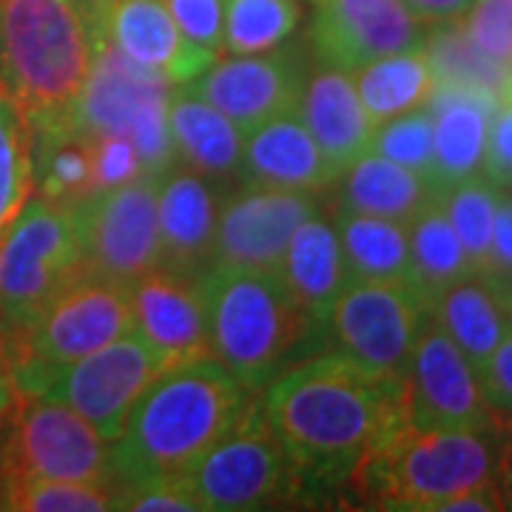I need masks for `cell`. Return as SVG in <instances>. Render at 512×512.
<instances>
[{
    "instance_id": "6da1fadb",
    "label": "cell",
    "mask_w": 512,
    "mask_h": 512,
    "mask_svg": "<svg viewBox=\"0 0 512 512\" xmlns=\"http://www.w3.org/2000/svg\"><path fill=\"white\" fill-rule=\"evenodd\" d=\"M262 413L291 458L299 487H336L407 424V382L333 350L279 373L268 384Z\"/></svg>"
},
{
    "instance_id": "7a4b0ae2",
    "label": "cell",
    "mask_w": 512,
    "mask_h": 512,
    "mask_svg": "<svg viewBox=\"0 0 512 512\" xmlns=\"http://www.w3.org/2000/svg\"><path fill=\"white\" fill-rule=\"evenodd\" d=\"M251 396L214 356L165 367L109 441L111 490L180 481L237 424Z\"/></svg>"
},
{
    "instance_id": "3957f363",
    "label": "cell",
    "mask_w": 512,
    "mask_h": 512,
    "mask_svg": "<svg viewBox=\"0 0 512 512\" xmlns=\"http://www.w3.org/2000/svg\"><path fill=\"white\" fill-rule=\"evenodd\" d=\"M106 40L83 0H0V97L26 123L60 114Z\"/></svg>"
},
{
    "instance_id": "277c9868",
    "label": "cell",
    "mask_w": 512,
    "mask_h": 512,
    "mask_svg": "<svg viewBox=\"0 0 512 512\" xmlns=\"http://www.w3.org/2000/svg\"><path fill=\"white\" fill-rule=\"evenodd\" d=\"M200 291L208 350L251 393L296 365L319 328L268 271L211 265Z\"/></svg>"
},
{
    "instance_id": "5b68a950",
    "label": "cell",
    "mask_w": 512,
    "mask_h": 512,
    "mask_svg": "<svg viewBox=\"0 0 512 512\" xmlns=\"http://www.w3.org/2000/svg\"><path fill=\"white\" fill-rule=\"evenodd\" d=\"M498 427L416 430L404 424L356 467L350 481L367 507L433 510L495 478Z\"/></svg>"
},
{
    "instance_id": "8992f818",
    "label": "cell",
    "mask_w": 512,
    "mask_h": 512,
    "mask_svg": "<svg viewBox=\"0 0 512 512\" xmlns=\"http://www.w3.org/2000/svg\"><path fill=\"white\" fill-rule=\"evenodd\" d=\"M86 274L74 202L29 194L0 237V330L6 339L35 322L49 302Z\"/></svg>"
},
{
    "instance_id": "52a82bcc",
    "label": "cell",
    "mask_w": 512,
    "mask_h": 512,
    "mask_svg": "<svg viewBox=\"0 0 512 512\" xmlns=\"http://www.w3.org/2000/svg\"><path fill=\"white\" fill-rule=\"evenodd\" d=\"M174 83L165 74L128 60L111 40L97 52L83 89L57 117L83 137L120 134L134 140L151 177L165 174L174 160L168 103Z\"/></svg>"
},
{
    "instance_id": "ba28073f",
    "label": "cell",
    "mask_w": 512,
    "mask_h": 512,
    "mask_svg": "<svg viewBox=\"0 0 512 512\" xmlns=\"http://www.w3.org/2000/svg\"><path fill=\"white\" fill-rule=\"evenodd\" d=\"M131 330L128 285L94 274L77 276L29 328L6 339L18 393L26 396L40 376L106 348Z\"/></svg>"
},
{
    "instance_id": "9c48e42d",
    "label": "cell",
    "mask_w": 512,
    "mask_h": 512,
    "mask_svg": "<svg viewBox=\"0 0 512 512\" xmlns=\"http://www.w3.org/2000/svg\"><path fill=\"white\" fill-rule=\"evenodd\" d=\"M180 481L200 512L262 510L299 487L282 441L254 404Z\"/></svg>"
},
{
    "instance_id": "30bf717a",
    "label": "cell",
    "mask_w": 512,
    "mask_h": 512,
    "mask_svg": "<svg viewBox=\"0 0 512 512\" xmlns=\"http://www.w3.org/2000/svg\"><path fill=\"white\" fill-rule=\"evenodd\" d=\"M427 316L430 308L407 282L350 279L328 311L325 325L336 353L379 376L407 379Z\"/></svg>"
},
{
    "instance_id": "8fae6325",
    "label": "cell",
    "mask_w": 512,
    "mask_h": 512,
    "mask_svg": "<svg viewBox=\"0 0 512 512\" xmlns=\"http://www.w3.org/2000/svg\"><path fill=\"white\" fill-rule=\"evenodd\" d=\"M165 367L163 359L131 330L106 348L40 376L26 396H43L72 407L103 439L114 441L140 393Z\"/></svg>"
},
{
    "instance_id": "7c38bea8",
    "label": "cell",
    "mask_w": 512,
    "mask_h": 512,
    "mask_svg": "<svg viewBox=\"0 0 512 512\" xmlns=\"http://www.w3.org/2000/svg\"><path fill=\"white\" fill-rule=\"evenodd\" d=\"M157 180L143 174L74 202L86 274L131 285L137 276L160 268Z\"/></svg>"
},
{
    "instance_id": "4fadbf2b",
    "label": "cell",
    "mask_w": 512,
    "mask_h": 512,
    "mask_svg": "<svg viewBox=\"0 0 512 512\" xmlns=\"http://www.w3.org/2000/svg\"><path fill=\"white\" fill-rule=\"evenodd\" d=\"M3 478H55L111 487V444L66 404L29 396L3 450Z\"/></svg>"
},
{
    "instance_id": "5bb4252c",
    "label": "cell",
    "mask_w": 512,
    "mask_h": 512,
    "mask_svg": "<svg viewBox=\"0 0 512 512\" xmlns=\"http://www.w3.org/2000/svg\"><path fill=\"white\" fill-rule=\"evenodd\" d=\"M407 424L416 430H476L495 424L473 362L430 313L407 367Z\"/></svg>"
},
{
    "instance_id": "9a60e30c",
    "label": "cell",
    "mask_w": 512,
    "mask_h": 512,
    "mask_svg": "<svg viewBox=\"0 0 512 512\" xmlns=\"http://www.w3.org/2000/svg\"><path fill=\"white\" fill-rule=\"evenodd\" d=\"M430 23L404 0H316L313 49L322 63L353 72L370 60L421 52Z\"/></svg>"
},
{
    "instance_id": "2e32d148",
    "label": "cell",
    "mask_w": 512,
    "mask_h": 512,
    "mask_svg": "<svg viewBox=\"0 0 512 512\" xmlns=\"http://www.w3.org/2000/svg\"><path fill=\"white\" fill-rule=\"evenodd\" d=\"M322 208L316 191L242 185L222 202L211 265L276 274L293 231Z\"/></svg>"
},
{
    "instance_id": "e0dca14e",
    "label": "cell",
    "mask_w": 512,
    "mask_h": 512,
    "mask_svg": "<svg viewBox=\"0 0 512 512\" xmlns=\"http://www.w3.org/2000/svg\"><path fill=\"white\" fill-rule=\"evenodd\" d=\"M305 69L291 52L231 55L214 60L185 89L220 109L245 134L282 111L296 109V94Z\"/></svg>"
},
{
    "instance_id": "ac0fdd59",
    "label": "cell",
    "mask_w": 512,
    "mask_h": 512,
    "mask_svg": "<svg viewBox=\"0 0 512 512\" xmlns=\"http://www.w3.org/2000/svg\"><path fill=\"white\" fill-rule=\"evenodd\" d=\"M131 328L165 365L211 356L200 276L154 268L128 285Z\"/></svg>"
},
{
    "instance_id": "d6986e66",
    "label": "cell",
    "mask_w": 512,
    "mask_h": 512,
    "mask_svg": "<svg viewBox=\"0 0 512 512\" xmlns=\"http://www.w3.org/2000/svg\"><path fill=\"white\" fill-rule=\"evenodd\" d=\"M220 180L174 163L157 180L160 265L185 276H202L211 268L214 237L220 222Z\"/></svg>"
},
{
    "instance_id": "ffe728a7",
    "label": "cell",
    "mask_w": 512,
    "mask_h": 512,
    "mask_svg": "<svg viewBox=\"0 0 512 512\" xmlns=\"http://www.w3.org/2000/svg\"><path fill=\"white\" fill-rule=\"evenodd\" d=\"M339 171L316 146L296 109L282 111L245 134L239 180L242 185L325 191L336 183Z\"/></svg>"
},
{
    "instance_id": "44dd1931",
    "label": "cell",
    "mask_w": 512,
    "mask_h": 512,
    "mask_svg": "<svg viewBox=\"0 0 512 512\" xmlns=\"http://www.w3.org/2000/svg\"><path fill=\"white\" fill-rule=\"evenodd\" d=\"M296 114L339 174L370 148L373 123L345 69L319 63L313 72L302 74Z\"/></svg>"
},
{
    "instance_id": "7402d4cb",
    "label": "cell",
    "mask_w": 512,
    "mask_h": 512,
    "mask_svg": "<svg viewBox=\"0 0 512 512\" xmlns=\"http://www.w3.org/2000/svg\"><path fill=\"white\" fill-rule=\"evenodd\" d=\"M501 103L493 94L458 83H436L427 100L433 111V188L484 174L490 120Z\"/></svg>"
},
{
    "instance_id": "603a6c76",
    "label": "cell",
    "mask_w": 512,
    "mask_h": 512,
    "mask_svg": "<svg viewBox=\"0 0 512 512\" xmlns=\"http://www.w3.org/2000/svg\"><path fill=\"white\" fill-rule=\"evenodd\" d=\"M109 40L128 60L165 74L171 83H191L217 60L180 32L165 0H117Z\"/></svg>"
},
{
    "instance_id": "cb8c5ba5",
    "label": "cell",
    "mask_w": 512,
    "mask_h": 512,
    "mask_svg": "<svg viewBox=\"0 0 512 512\" xmlns=\"http://www.w3.org/2000/svg\"><path fill=\"white\" fill-rule=\"evenodd\" d=\"M276 276L288 288L293 302L319 328H325L328 311L339 299V293L348 288L350 274L336 225L322 214V208L293 231Z\"/></svg>"
},
{
    "instance_id": "d4e9b609",
    "label": "cell",
    "mask_w": 512,
    "mask_h": 512,
    "mask_svg": "<svg viewBox=\"0 0 512 512\" xmlns=\"http://www.w3.org/2000/svg\"><path fill=\"white\" fill-rule=\"evenodd\" d=\"M168 128L177 163L220 183L231 180L234 174L239 177L245 131L220 109L194 92L180 89L171 94L168 103Z\"/></svg>"
},
{
    "instance_id": "484cf974",
    "label": "cell",
    "mask_w": 512,
    "mask_h": 512,
    "mask_svg": "<svg viewBox=\"0 0 512 512\" xmlns=\"http://www.w3.org/2000/svg\"><path fill=\"white\" fill-rule=\"evenodd\" d=\"M333 185H336L339 208L404 222V225L424 205L436 200V188L421 174L399 163H390L373 151H365L359 160H353Z\"/></svg>"
},
{
    "instance_id": "4316f807",
    "label": "cell",
    "mask_w": 512,
    "mask_h": 512,
    "mask_svg": "<svg viewBox=\"0 0 512 512\" xmlns=\"http://www.w3.org/2000/svg\"><path fill=\"white\" fill-rule=\"evenodd\" d=\"M430 313L458 348L464 350L476 373H481L504 333L512 328V305L507 293L484 274L467 276L450 291L441 293Z\"/></svg>"
},
{
    "instance_id": "83f0119b",
    "label": "cell",
    "mask_w": 512,
    "mask_h": 512,
    "mask_svg": "<svg viewBox=\"0 0 512 512\" xmlns=\"http://www.w3.org/2000/svg\"><path fill=\"white\" fill-rule=\"evenodd\" d=\"M407 242H410L407 285L427 308H433L441 293L450 291L461 279L476 274L461 239L436 200L424 205L407 222Z\"/></svg>"
},
{
    "instance_id": "f1b7e54d",
    "label": "cell",
    "mask_w": 512,
    "mask_h": 512,
    "mask_svg": "<svg viewBox=\"0 0 512 512\" xmlns=\"http://www.w3.org/2000/svg\"><path fill=\"white\" fill-rule=\"evenodd\" d=\"M333 225L345 254L350 279L367 282H407L410 242L407 225L384 217L336 208Z\"/></svg>"
},
{
    "instance_id": "f546056e",
    "label": "cell",
    "mask_w": 512,
    "mask_h": 512,
    "mask_svg": "<svg viewBox=\"0 0 512 512\" xmlns=\"http://www.w3.org/2000/svg\"><path fill=\"white\" fill-rule=\"evenodd\" d=\"M350 77L373 126L390 117H399L404 111L427 106L430 94L436 89V72L424 49L370 60L365 66L353 69Z\"/></svg>"
},
{
    "instance_id": "4dcf8cb0",
    "label": "cell",
    "mask_w": 512,
    "mask_h": 512,
    "mask_svg": "<svg viewBox=\"0 0 512 512\" xmlns=\"http://www.w3.org/2000/svg\"><path fill=\"white\" fill-rule=\"evenodd\" d=\"M501 191L504 188H498L484 174H478V177H467L461 183L447 185L436 194V202L461 239L476 274L487 265V256H490L495 208H498Z\"/></svg>"
},
{
    "instance_id": "1f68e13d",
    "label": "cell",
    "mask_w": 512,
    "mask_h": 512,
    "mask_svg": "<svg viewBox=\"0 0 512 512\" xmlns=\"http://www.w3.org/2000/svg\"><path fill=\"white\" fill-rule=\"evenodd\" d=\"M299 23L296 0H228L222 52L262 55L293 35Z\"/></svg>"
},
{
    "instance_id": "d6a6232c",
    "label": "cell",
    "mask_w": 512,
    "mask_h": 512,
    "mask_svg": "<svg viewBox=\"0 0 512 512\" xmlns=\"http://www.w3.org/2000/svg\"><path fill=\"white\" fill-rule=\"evenodd\" d=\"M3 507L18 512H106L114 510V490L86 481L3 478Z\"/></svg>"
},
{
    "instance_id": "836d02e7",
    "label": "cell",
    "mask_w": 512,
    "mask_h": 512,
    "mask_svg": "<svg viewBox=\"0 0 512 512\" xmlns=\"http://www.w3.org/2000/svg\"><path fill=\"white\" fill-rule=\"evenodd\" d=\"M32 194V128L0 97V237Z\"/></svg>"
},
{
    "instance_id": "e575fe53",
    "label": "cell",
    "mask_w": 512,
    "mask_h": 512,
    "mask_svg": "<svg viewBox=\"0 0 512 512\" xmlns=\"http://www.w3.org/2000/svg\"><path fill=\"white\" fill-rule=\"evenodd\" d=\"M367 151L416 171L433 185V111L419 106L373 126Z\"/></svg>"
},
{
    "instance_id": "d590c367",
    "label": "cell",
    "mask_w": 512,
    "mask_h": 512,
    "mask_svg": "<svg viewBox=\"0 0 512 512\" xmlns=\"http://www.w3.org/2000/svg\"><path fill=\"white\" fill-rule=\"evenodd\" d=\"M464 18V32L476 49L512 69V0H476Z\"/></svg>"
},
{
    "instance_id": "8d00e7d4",
    "label": "cell",
    "mask_w": 512,
    "mask_h": 512,
    "mask_svg": "<svg viewBox=\"0 0 512 512\" xmlns=\"http://www.w3.org/2000/svg\"><path fill=\"white\" fill-rule=\"evenodd\" d=\"M171 18L177 20L194 46L211 55H222V35H225V3L228 0H165Z\"/></svg>"
},
{
    "instance_id": "74e56055",
    "label": "cell",
    "mask_w": 512,
    "mask_h": 512,
    "mask_svg": "<svg viewBox=\"0 0 512 512\" xmlns=\"http://www.w3.org/2000/svg\"><path fill=\"white\" fill-rule=\"evenodd\" d=\"M92 157H94V185L100 188H114V185L131 183L137 177L148 174L146 163L134 140L120 137V134H103L92 137Z\"/></svg>"
},
{
    "instance_id": "f35d334b",
    "label": "cell",
    "mask_w": 512,
    "mask_h": 512,
    "mask_svg": "<svg viewBox=\"0 0 512 512\" xmlns=\"http://www.w3.org/2000/svg\"><path fill=\"white\" fill-rule=\"evenodd\" d=\"M114 510L134 512H200V504L183 481H143L114 493Z\"/></svg>"
},
{
    "instance_id": "ab89813d",
    "label": "cell",
    "mask_w": 512,
    "mask_h": 512,
    "mask_svg": "<svg viewBox=\"0 0 512 512\" xmlns=\"http://www.w3.org/2000/svg\"><path fill=\"white\" fill-rule=\"evenodd\" d=\"M484 177L498 188H512V97L495 109L490 120Z\"/></svg>"
},
{
    "instance_id": "60d3db41",
    "label": "cell",
    "mask_w": 512,
    "mask_h": 512,
    "mask_svg": "<svg viewBox=\"0 0 512 512\" xmlns=\"http://www.w3.org/2000/svg\"><path fill=\"white\" fill-rule=\"evenodd\" d=\"M478 379L493 416L512 419V328L504 333L487 365L481 367Z\"/></svg>"
},
{
    "instance_id": "b9f144b4",
    "label": "cell",
    "mask_w": 512,
    "mask_h": 512,
    "mask_svg": "<svg viewBox=\"0 0 512 512\" xmlns=\"http://www.w3.org/2000/svg\"><path fill=\"white\" fill-rule=\"evenodd\" d=\"M478 274L487 276L504 293L512 288V197H507L504 191H501L498 208H495L490 256Z\"/></svg>"
},
{
    "instance_id": "7bdbcfd3",
    "label": "cell",
    "mask_w": 512,
    "mask_h": 512,
    "mask_svg": "<svg viewBox=\"0 0 512 512\" xmlns=\"http://www.w3.org/2000/svg\"><path fill=\"white\" fill-rule=\"evenodd\" d=\"M498 510H507V504H504V495H501V490H498L495 478H490V481H481V484L470 487V490H464V493L453 495L450 501H444V504H441L439 512H498Z\"/></svg>"
},
{
    "instance_id": "ee69618b",
    "label": "cell",
    "mask_w": 512,
    "mask_h": 512,
    "mask_svg": "<svg viewBox=\"0 0 512 512\" xmlns=\"http://www.w3.org/2000/svg\"><path fill=\"white\" fill-rule=\"evenodd\" d=\"M498 427V461H495V484L504 495L507 510H512V419L495 416Z\"/></svg>"
},
{
    "instance_id": "f6af8a7d",
    "label": "cell",
    "mask_w": 512,
    "mask_h": 512,
    "mask_svg": "<svg viewBox=\"0 0 512 512\" xmlns=\"http://www.w3.org/2000/svg\"><path fill=\"white\" fill-rule=\"evenodd\" d=\"M404 3L430 26H439V23H453V20L464 18L476 0H404Z\"/></svg>"
},
{
    "instance_id": "bcb514c9",
    "label": "cell",
    "mask_w": 512,
    "mask_h": 512,
    "mask_svg": "<svg viewBox=\"0 0 512 512\" xmlns=\"http://www.w3.org/2000/svg\"><path fill=\"white\" fill-rule=\"evenodd\" d=\"M18 404V384L12 376V362H9V345L0 330V416H6Z\"/></svg>"
},
{
    "instance_id": "7dc6e473",
    "label": "cell",
    "mask_w": 512,
    "mask_h": 512,
    "mask_svg": "<svg viewBox=\"0 0 512 512\" xmlns=\"http://www.w3.org/2000/svg\"><path fill=\"white\" fill-rule=\"evenodd\" d=\"M83 3L92 9L94 18L100 20V23L109 29V15H111V9H114V3H117V0H83Z\"/></svg>"
},
{
    "instance_id": "c3c4849f",
    "label": "cell",
    "mask_w": 512,
    "mask_h": 512,
    "mask_svg": "<svg viewBox=\"0 0 512 512\" xmlns=\"http://www.w3.org/2000/svg\"><path fill=\"white\" fill-rule=\"evenodd\" d=\"M507 299H510V305H512V288H510V291H507Z\"/></svg>"
}]
</instances>
